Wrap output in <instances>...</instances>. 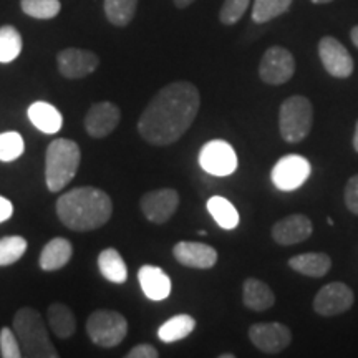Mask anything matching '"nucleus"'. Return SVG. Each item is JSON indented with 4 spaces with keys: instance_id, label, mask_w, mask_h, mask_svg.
<instances>
[{
    "instance_id": "1",
    "label": "nucleus",
    "mask_w": 358,
    "mask_h": 358,
    "mask_svg": "<svg viewBox=\"0 0 358 358\" xmlns=\"http://www.w3.org/2000/svg\"><path fill=\"white\" fill-rule=\"evenodd\" d=\"M199 106L201 95L194 83H168L148 103L138 122V131L150 145H173L192 127Z\"/></svg>"
},
{
    "instance_id": "2",
    "label": "nucleus",
    "mask_w": 358,
    "mask_h": 358,
    "mask_svg": "<svg viewBox=\"0 0 358 358\" xmlns=\"http://www.w3.org/2000/svg\"><path fill=\"white\" fill-rule=\"evenodd\" d=\"M111 214V198L98 187H75L57 199V216L71 231L88 232L100 229L110 221Z\"/></svg>"
},
{
    "instance_id": "3",
    "label": "nucleus",
    "mask_w": 358,
    "mask_h": 358,
    "mask_svg": "<svg viewBox=\"0 0 358 358\" xmlns=\"http://www.w3.org/2000/svg\"><path fill=\"white\" fill-rule=\"evenodd\" d=\"M12 329L19 338L22 357L27 358H58L57 348L48 337L47 325L37 308L22 307L15 312Z\"/></svg>"
},
{
    "instance_id": "4",
    "label": "nucleus",
    "mask_w": 358,
    "mask_h": 358,
    "mask_svg": "<svg viewBox=\"0 0 358 358\" xmlns=\"http://www.w3.org/2000/svg\"><path fill=\"white\" fill-rule=\"evenodd\" d=\"M82 151L73 140L57 138L45 153V182L52 192L62 191L77 176Z\"/></svg>"
},
{
    "instance_id": "5",
    "label": "nucleus",
    "mask_w": 358,
    "mask_h": 358,
    "mask_svg": "<svg viewBox=\"0 0 358 358\" xmlns=\"http://www.w3.org/2000/svg\"><path fill=\"white\" fill-rule=\"evenodd\" d=\"M313 108L308 98L294 95L284 100L279 110L280 136L287 143H301L310 133Z\"/></svg>"
},
{
    "instance_id": "6",
    "label": "nucleus",
    "mask_w": 358,
    "mask_h": 358,
    "mask_svg": "<svg viewBox=\"0 0 358 358\" xmlns=\"http://www.w3.org/2000/svg\"><path fill=\"white\" fill-rule=\"evenodd\" d=\"M87 334L98 347H118L128 334V322L120 312L100 308L88 317Z\"/></svg>"
},
{
    "instance_id": "7",
    "label": "nucleus",
    "mask_w": 358,
    "mask_h": 358,
    "mask_svg": "<svg viewBox=\"0 0 358 358\" xmlns=\"http://www.w3.org/2000/svg\"><path fill=\"white\" fill-rule=\"evenodd\" d=\"M295 73L294 55L284 47H271L259 64V77L267 85L287 83Z\"/></svg>"
},
{
    "instance_id": "8",
    "label": "nucleus",
    "mask_w": 358,
    "mask_h": 358,
    "mask_svg": "<svg viewBox=\"0 0 358 358\" xmlns=\"http://www.w3.org/2000/svg\"><path fill=\"white\" fill-rule=\"evenodd\" d=\"M199 166L213 176H229L237 169V155L229 143L213 140L201 148Z\"/></svg>"
},
{
    "instance_id": "9",
    "label": "nucleus",
    "mask_w": 358,
    "mask_h": 358,
    "mask_svg": "<svg viewBox=\"0 0 358 358\" xmlns=\"http://www.w3.org/2000/svg\"><path fill=\"white\" fill-rule=\"evenodd\" d=\"M272 182L280 191H295L310 176V163L299 155L280 158L272 168Z\"/></svg>"
},
{
    "instance_id": "10",
    "label": "nucleus",
    "mask_w": 358,
    "mask_h": 358,
    "mask_svg": "<svg viewBox=\"0 0 358 358\" xmlns=\"http://www.w3.org/2000/svg\"><path fill=\"white\" fill-rule=\"evenodd\" d=\"M355 295L353 290L343 282H332L319 290L313 299V310L322 317H334L350 310Z\"/></svg>"
},
{
    "instance_id": "11",
    "label": "nucleus",
    "mask_w": 358,
    "mask_h": 358,
    "mask_svg": "<svg viewBox=\"0 0 358 358\" xmlns=\"http://www.w3.org/2000/svg\"><path fill=\"white\" fill-rule=\"evenodd\" d=\"M249 338L254 347L264 353H280L292 342V332L287 325L279 322H264L250 325Z\"/></svg>"
},
{
    "instance_id": "12",
    "label": "nucleus",
    "mask_w": 358,
    "mask_h": 358,
    "mask_svg": "<svg viewBox=\"0 0 358 358\" xmlns=\"http://www.w3.org/2000/svg\"><path fill=\"white\" fill-rule=\"evenodd\" d=\"M141 213L150 222L164 224L178 211L179 194L173 187H161V189L148 191L140 201Z\"/></svg>"
},
{
    "instance_id": "13",
    "label": "nucleus",
    "mask_w": 358,
    "mask_h": 358,
    "mask_svg": "<svg viewBox=\"0 0 358 358\" xmlns=\"http://www.w3.org/2000/svg\"><path fill=\"white\" fill-rule=\"evenodd\" d=\"M58 71L69 80H80L92 75L100 65V57L95 52L83 48H65L57 55Z\"/></svg>"
},
{
    "instance_id": "14",
    "label": "nucleus",
    "mask_w": 358,
    "mask_h": 358,
    "mask_svg": "<svg viewBox=\"0 0 358 358\" xmlns=\"http://www.w3.org/2000/svg\"><path fill=\"white\" fill-rule=\"evenodd\" d=\"M122 120V110L111 101L95 103L85 116V131L92 138L101 140L116 129Z\"/></svg>"
},
{
    "instance_id": "15",
    "label": "nucleus",
    "mask_w": 358,
    "mask_h": 358,
    "mask_svg": "<svg viewBox=\"0 0 358 358\" xmlns=\"http://www.w3.org/2000/svg\"><path fill=\"white\" fill-rule=\"evenodd\" d=\"M319 57L327 73L335 78H348L353 73V58L337 38H322L319 42Z\"/></svg>"
},
{
    "instance_id": "16",
    "label": "nucleus",
    "mask_w": 358,
    "mask_h": 358,
    "mask_svg": "<svg viewBox=\"0 0 358 358\" xmlns=\"http://www.w3.org/2000/svg\"><path fill=\"white\" fill-rule=\"evenodd\" d=\"M312 221L306 214H292L274 224L272 239L280 245H294L307 241L312 236Z\"/></svg>"
},
{
    "instance_id": "17",
    "label": "nucleus",
    "mask_w": 358,
    "mask_h": 358,
    "mask_svg": "<svg viewBox=\"0 0 358 358\" xmlns=\"http://www.w3.org/2000/svg\"><path fill=\"white\" fill-rule=\"evenodd\" d=\"M173 256L181 266L191 268H211L217 262V250L203 243L181 241L173 248Z\"/></svg>"
},
{
    "instance_id": "18",
    "label": "nucleus",
    "mask_w": 358,
    "mask_h": 358,
    "mask_svg": "<svg viewBox=\"0 0 358 358\" xmlns=\"http://www.w3.org/2000/svg\"><path fill=\"white\" fill-rule=\"evenodd\" d=\"M141 290L150 301H164L171 294V279L163 268L155 266H143L138 271Z\"/></svg>"
},
{
    "instance_id": "19",
    "label": "nucleus",
    "mask_w": 358,
    "mask_h": 358,
    "mask_svg": "<svg viewBox=\"0 0 358 358\" xmlns=\"http://www.w3.org/2000/svg\"><path fill=\"white\" fill-rule=\"evenodd\" d=\"M71 256H73V248H71L70 241L65 237H55L50 243L45 244L40 252V268L45 272L58 271L70 262Z\"/></svg>"
},
{
    "instance_id": "20",
    "label": "nucleus",
    "mask_w": 358,
    "mask_h": 358,
    "mask_svg": "<svg viewBox=\"0 0 358 358\" xmlns=\"http://www.w3.org/2000/svg\"><path fill=\"white\" fill-rule=\"evenodd\" d=\"M243 302L244 306L254 312H264L275 303V295L266 282L254 279L244 280L243 285Z\"/></svg>"
},
{
    "instance_id": "21",
    "label": "nucleus",
    "mask_w": 358,
    "mask_h": 358,
    "mask_svg": "<svg viewBox=\"0 0 358 358\" xmlns=\"http://www.w3.org/2000/svg\"><path fill=\"white\" fill-rule=\"evenodd\" d=\"M29 120L35 128L47 134H55L64 127V116L47 101H35L30 105Z\"/></svg>"
},
{
    "instance_id": "22",
    "label": "nucleus",
    "mask_w": 358,
    "mask_h": 358,
    "mask_svg": "<svg viewBox=\"0 0 358 358\" xmlns=\"http://www.w3.org/2000/svg\"><path fill=\"white\" fill-rule=\"evenodd\" d=\"M289 266L299 274L319 279V277L327 275V272L330 271L332 259L325 252H306L290 257Z\"/></svg>"
},
{
    "instance_id": "23",
    "label": "nucleus",
    "mask_w": 358,
    "mask_h": 358,
    "mask_svg": "<svg viewBox=\"0 0 358 358\" xmlns=\"http://www.w3.org/2000/svg\"><path fill=\"white\" fill-rule=\"evenodd\" d=\"M48 325H50L52 332L57 335L58 338L69 340L71 335H75L77 330V319H75L73 312L65 303L55 302L48 307Z\"/></svg>"
},
{
    "instance_id": "24",
    "label": "nucleus",
    "mask_w": 358,
    "mask_h": 358,
    "mask_svg": "<svg viewBox=\"0 0 358 358\" xmlns=\"http://www.w3.org/2000/svg\"><path fill=\"white\" fill-rule=\"evenodd\" d=\"M98 268H100L101 275L113 284H124L128 279L127 264H124L122 254L115 248L101 250L98 256Z\"/></svg>"
},
{
    "instance_id": "25",
    "label": "nucleus",
    "mask_w": 358,
    "mask_h": 358,
    "mask_svg": "<svg viewBox=\"0 0 358 358\" xmlns=\"http://www.w3.org/2000/svg\"><path fill=\"white\" fill-rule=\"evenodd\" d=\"M196 329V320L192 319L187 313H179L171 319L164 322L163 325L158 329V337L161 342L164 343H173L178 340L186 338L187 335H191Z\"/></svg>"
},
{
    "instance_id": "26",
    "label": "nucleus",
    "mask_w": 358,
    "mask_h": 358,
    "mask_svg": "<svg viewBox=\"0 0 358 358\" xmlns=\"http://www.w3.org/2000/svg\"><path fill=\"white\" fill-rule=\"evenodd\" d=\"M208 211L222 229H236L237 224H239V213H237L231 201L222 198V196H213L208 201Z\"/></svg>"
},
{
    "instance_id": "27",
    "label": "nucleus",
    "mask_w": 358,
    "mask_h": 358,
    "mask_svg": "<svg viewBox=\"0 0 358 358\" xmlns=\"http://www.w3.org/2000/svg\"><path fill=\"white\" fill-rule=\"evenodd\" d=\"M106 19L116 27H127L131 24L134 13H136L138 0H105Z\"/></svg>"
},
{
    "instance_id": "28",
    "label": "nucleus",
    "mask_w": 358,
    "mask_h": 358,
    "mask_svg": "<svg viewBox=\"0 0 358 358\" xmlns=\"http://www.w3.org/2000/svg\"><path fill=\"white\" fill-rule=\"evenodd\" d=\"M22 35L15 27H0V64H10L22 53Z\"/></svg>"
},
{
    "instance_id": "29",
    "label": "nucleus",
    "mask_w": 358,
    "mask_h": 358,
    "mask_svg": "<svg viewBox=\"0 0 358 358\" xmlns=\"http://www.w3.org/2000/svg\"><path fill=\"white\" fill-rule=\"evenodd\" d=\"M290 6L292 0H254L252 20L256 24H266L287 12Z\"/></svg>"
},
{
    "instance_id": "30",
    "label": "nucleus",
    "mask_w": 358,
    "mask_h": 358,
    "mask_svg": "<svg viewBox=\"0 0 358 358\" xmlns=\"http://www.w3.org/2000/svg\"><path fill=\"white\" fill-rule=\"evenodd\" d=\"M20 7L24 13L32 19L50 20L60 13V0H20Z\"/></svg>"
},
{
    "instance_id": "31",
    "label": "nucleus",
    "mask_w": 358,
    "mask_h": 358,
    "mask_svg": "<svg viewBox=\"0 0 358 358\" xmlns=\"http://www.w3.org/2000/svg\"><path fill=\"white\" fill-rule=\"evenodd\" d=\"M27 250V241L22 236H7L0 239V267L15 264Z\"/></svg>"
},
{
    "instance_id": "32",
    "label": "nucleus",
    "mask_w": 358,
    "mask_h": 358,
    "mask_svg": "<svg viewBox=\"0 0 358 358\" xmlns=\"http://www.w3.org/2000/svg\"><path fill=\"white\" fill-rule=\"evenodd\" d=\"M25 143L24 138L17 131L0 133V161L10 163V161L19 159L24 155Z\"/></svg>"
},
{
    "instance_id": "33",
    "label": "nucleus",
    "mask_w": 358,
    "mask_h": 358,
    "mask_svg": "<svg viewBox=\"0 0 358 358\" xmlns=\"http://www.w3.org/2000/svg\"><path fill=\"white\" fill-rule=\"evenodd\" d=\"M250 0H224L221 12H219V20L224 25H234L243 19V15L248 10Z\"/></svg>"
},
{
    "instance_id": "34",
    "label": "nucleus",
    "mask_w": 358,
    "mask_h": 358,
    "mask_svg": "<svg viewBox=\"0 0 358 358\" xmlns=\"http://www.w3.org/2000/svg\"><path fill=\"white\" fill-rule=\"evenodd\" d=\"M0 357L3 358H20L22 348L13 329L3 327L0 330Z\"/></svg>"
},
{
    "instance_id": "35",
    "label": "nucleus",
    "mask_w": 358,
    "mask_h": 358,
    "mask_svg": "<svg viewBox=\"0 0 358 358\" xmlns=\"http://www.w3.org/2000/svg\"><path fill=\"white\" fill-rule=\"evenodd\" d=\"M345 206L348 211L358 216V174L348 179L345 186Z\"/></svg>"
},
{
    "instance_id": "36",
    "label": "nucleus",
    "mask_w": 358,
    "mask_h": 358,
    "mask_svg": "<svg viewBox=\"0 0 358 358\" xmlns=\"http://www.w3.org/2000/svg\"><path fill=\"white\" fill-rule=\"evenodd\" d=\"M159 352L156 347L150 345V343H141V345L133 347L131 350L127 353V358H158Z\"/></svg>"
},
{
    "instance_id": "37",
    "label": "nucleus",
    "mask_w": 358,
    "mask_h": 358,
    "mask_svg": "<svg viewBox=\"0 0 358 358\" xmlns=\"http://www.w3.org/2000/svg\"><path fill=\"white\" fill-rule=\"evenodd\" d=\"M13 214V206L10 201L3 196H0V222H6L7 219H10Z\"/></svg>"
},
{
    "instance_id": "38",
    "label": "nucleus",
    "mask_w": 358,
    "mask_h": 358,
    "mask_svg": "<svg viewBox=\"0 0 358 358\" xmlns=\"http://www.w3.org/2000/svg\"><path fill=\"white\" fill-rule=\"evenodd\" d=\"M173 2L178 8H186V7H189L191 3H194L196 0H173Z\"/></svg>"
},
{
    "instance_id": "39",
    "label": "nucleus",
    "mask_w": 358,
    "mask_h": 358,
    "mask_svg": "<svg viewBox=\"0 0 358 358\" xmlns=\"http://www.w3.org/2000/svg\"><path fill=\"white\" fill-rule=\"evenodd\" d=\"M350 37H352V42H353V45H355V47L358 48V25H357V27H353V29H352Z\"/></svg>"
},
{
    "instance_id": "40",
    "label": "nucleus",
    "mask_w": 358,
    "mask_h": 358,
    "mask_svg": "<svg viewBox=\"0 0 358 358\" xmlns=\"http://www.w3.org/2000/svg\"><path fill=\"white\" fill-rule=\"evenodd\" d=\"M353 148H355V151L358 153V122L355 124V134H353Z\"/></svg>"
},
{
    "instance_id": "41",
    "label": "nucleus",
    "mask_w": 358,
    "mask_h": 358,
    "mask_svg": "<svg viewBox=\"0 0 358 358\" xmlns=\"http://www.w3.org/2000/svg\"><path fill=\"white\" fill-rule=\"evenodd\" d=\"M219 358H234V353H221Z\"/></svg>"
},
{
    "instance_id": "42",
    "label": "nucleus",
    "mask_w": 358,
    "mask_h": 358,
    "mask_svg": "<svg viewBox=\"0 0 358 358\" xmlns=\"http://www.w3.org/2000/svg\"><path fill=\"white\" fill-rule=\"evenodd\" d=\"M313 3H329V2H332V0H312Z\"/></svg>"
}]
</instances>
